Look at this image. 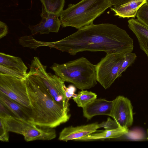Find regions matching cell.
Segmentation results:
<instances>
[{"instance_id":"cell-1","label":"cell","mask_w":148,"mask_h":148,"mask_svg":"<svg viewBox=\"0 0 148 148\" xmlns=\"http://www.w3.org/2000/svg\"><path fill=\"white\" fill-rule=\"evenodd\" d=\"M42 45L73 56L85 51L125 54L132 52L134 48L133 40L126 31L110 23H92L61 40L43 41Z\"/></svg>"},{"instance_id":"cell-2","label":"cell","mask_w":148,"mask_h":148,"mask_svg":"<svg viewBox=\"0 0 148 148\" xmlns=\"http://www.w3.org/2000/svg\"><path fill=\"white\" fill-rule=\"evenodd\" d=\"M25 80L32 111L31 123L53 128L69 120V111L53 100L39 78L29 72Z\"/></svg>"},{"instance_id":"cell-3","label":"cell","mask_w":148,"mask_h":148,"mask_svg":"<svg viewBox=\"0 0 148 148\" xmlns=\"http://www.w3.org/2000/svg\"><path fill=\"white\" fill-rule=\"evenodd\" d=\"M112 6L110 0H82L75 4H69L60 15L61 25L78 29L92 23Z\"/></svg>"},{"instance_id":"cell-4","label":"cell","mask_w":148,"mask_h":148,"mask_svg":"<svg viewBox=\"0 0 148 148\" xmlns=\"http://www.w3.org/2000/svg\"><path fill=\"white\" fill-rule=\"evenodd\" d=\"M51 68L64 82L81 90L97 84L95 65L84 57L62 64L54 63Z\"/></svg>"},{"instance_id":"cell-5","label":"cell","mask_w":148,"mask_h":148,"mask_svg":"<svg viewBox=\"0 0 148 148\" xmlns=\"http://www.w3.org/2000/svg\"><path fill=\"white\" fill-rule=\"evenodd\" d=\"M46 68L38 57H34L29 72L39 78L53 100L64 109L69 111V103L65 94L64 82L56 75L47 73Z\"/></svg>"},{"instance_id":"cell-6","label":"cell","mask_w":148,"mask_h":148,"mask_svg":"<svg viewBox=\"0 0 148 148\" xmlns=\"http://www.w3.org/2000/svg\"><path fill=\"white\" fill-rule=\"evenodd\" d=\"M4 121L7 131L22 135L27 142L50 140L56 137L53 128L42 127L10 115L0 117Z\"/></svg>"},{"instance_id":"cell-7","label":"cell","mask_w":148,"mask_h":148,"mask_svg":"<svg viewBox=\"0 0 148 148\" xmlns=\"http://www.w3.org/2000/svg\"><path fill=\"white\" fill-rule=\"evenodd\" d=\"M125 54L107 53L95 65L97 81L106 89L117 78Z\"/></svg>"},{"instance_id":"cell-8","label":"cell","mask_w":148,"mask_h":148,"mask_svg":"<svg viewBox=\"0 0 148 148\" xmlns=\"http://www.w3.org/2000/svg\"><path fill=\"white\" fill-rule=\"evenodd\" d=\"M0 92L27 107L30 108L25 78L20 79L0 74Z\"/></svg>"},{"instance_id":"cell-9","label":"cell","mask_w":148,"mask_h":148,"mask_svg":"<svg viewBox=\"0 0 148 148\" xmlns=\"http://www.w3.org/2000/svg\"><path fill=\"white\" fill-rule=\"evenodd\" d=\"M113 101L110 116L116 121L119 127L128 128L133 121V107L130 101L120 95Z\"/></svg>"},{"instance_id":"cell-10","label":"cell","mask_w":148,"mask_h":148,"mask_svg":"<svg viewBox=\"0 0 148 148\" xmlns=\"http://www.w3.org/2000/svg\"><path fill=\"white\" fill-rule=\"evenodd\" d=\"M40 16L42 19L39 23L28 26L32 35L39 33L42 34H49L50 32H58L61 25L59 16L46 12L43 8Z\"/></svg>"},{"instance_id":"cell-11","label":"cell","mask_w":148,"mask_h":148,"mask_svg":"<svg viewBox=\"0 0 148 148\" xmlns=\"http://www.w3.org/2000/svg\"><path fill=\"white\" fill-rule=\"evenodd\" d=\"M99 124L95 122L84 125L66 127L60 132L58 139L67 142L76 140L93 133L99 128Z\"/></svg>"},{"instance_id":"cell-12","label":"cell","mask_w":148,"mask_h":148,"mask_svg":"<svg viewBox=\"0 0 148 148\" xmlns=\"http://www.w3.org/2000/svg\"><path fill=\"white\" fill-rule=\"evenodd\" d=\"M113 103V100L109 101L104 99H96L83 108V116L88 120L99 115L110 116Z\"/></svg>"},{"instance_id":"cell-13","label":"cell","mask_w":148,"mask_h":148,"mask_svg":"<svg viewBox=\"0 0 148 148\" xmlns=\"http://www.w3.org/2000/svg\"><path fill=\"white\" fill-rule=\"evenodd\" d=\"M0 103L14 117L31 123L32 111L31 108L21 104L1 92Z\"/></svg>"},{"instance_id":"cell-14","label":"cell","mask_w":148,"mask_h":148,"mask_svg":"<svg viewBox=\"0 0 148 148\" xmlns=\"http://www.w3.org/2000/svg\"><path fill=\"white\" fill-rule=\"evenodd\" d=\"M128 23L129 28L137 38L140 49L145 53L148 58V28L137 19H130Z\"/></svg>"},{"instance_id":"cell-15","label":"cell","mask_w":148,"mask_h":148,"mask_svg":"<svg viewBox=\"0 0 148 148\" xmlns=\"http://www.w3.org/2000/svg\"><path fill=\"white\" fill-rule=\"evenodd\" d=\"M128 128L121 127L110 130H97L95 132L81 138L75 141H88L94 140H104L106 139L117 138L127 133Z\"/></svg>"},{"instance_id":"cell-16","label":"cell","mask_w":148,"mask_h":148,"mask_svg":"<svg viewBox=\"0 0 148 148\" xmlns=\"http://www.w3.org/2000/svg\"><path fill=\"white\" fill-rule=\"evenodd\" d=\"M147 0H131L117 7H111L114 15L119 17L129 18L135 17L137 12Z\"/></svg>"},{"instance_id":"cell-17","label":"cell","mask_w":148,"mask_h":148,"mask_svg":"<svg viewBox=\"0 0 148 148\" xmlns=\"http://www.w3.org/2000/svg\"><path fill=\"white\" fill-rule=\"evenodd\" d=\"M0 64L27 74V68L21 59L19 57L0 52Z\"/></svg>"},{"instance_id":"cell-18","label":"cell","mask_w":148,"mask_h":148,"mask_svg":"<svg viewBox=\"0 0 148 148\" xmlns=\"http://www.w3.org/2000/svg\"><path fill=\"white\" fill-rule=\"evenodd\" d=\"M42 4V8L49 13L59 17L65 3V0H40Z\"/></svg>"},{"instance_id":"cell-19","label":"cell","mask_w":148,"mask_h":148,"mask_svg":"<svg viewBox=\"0 0 148 148\" xmlns=\"http://www.w3.org/2000/svg\"><path fill=\"white\" fill-rule=\"evenodd\" d=\"M96 94L91 91L82 90L73 97L77 106L82 108L94 99H97Z\"/></svg>"},{"instance_id":"cell-20","label":"cell","mask_w":148,"mask_h":148,"mask_svg":"<svg viewBox=\"0 0 148 148\" xmlns=\"http://www.w3.org/2000/svg\"><path fill=\"white\" fill-rule=\"evenodd\" d=\"M136 57L137 56L136 54L132 52L125 54L124 60L118 73L117 78L121 76L122 73L134 63Z\"/></svg>"},{"instance_id":"cell-21","label":"cell","mask_w":148,"mask_h":148,"mask_svg":"<svg viewBox=\"0 0 148 148\" xmlns=\"http://www.w3.org/2000/svg\"><path fill=\"white\" fill-rule=\"evenodd\" d=\"M136 16L140 22L148 28V2L141 7L138 10Z\"/></svg>"},{"instance_id":"cell-22","label":"cell","mask_w":148,"mask_h":148,"mask_svg":"<svg viewBox=\"0 0 148 148\" xmlns=\"http://www.w3.org/2000/svg\"><path fill=\"white\" fill-rule=\"evenodd\" d=\"M0 74L5 75L20 79H25L27 74L0 64Z\"/></svg>"},{"instance_id":"cell-23","label":"cell","mask_w":148,"mask_h":148,"mask_svg":"<svg viewBox=\"0 0 148 148\" xmlns=\"http://www.w3.org/2000/svg\"><path fill=\"white\" fill-rule=\"evenodd\" d=\"M99 128L103 127L106 130H114L119 127L116 121L110 117H108L106 121L99 124Z\"/></svg>"},{"instance_id":"cell-24","label":"cell","mask_w":148,"mask_h":148,"mask_svg":"<svg viewBox=\"0 0 148 148\" xmlns=\"http://www.w3.org/2000/svg\"><path fill=\"white\" fill-rule=\"evenodd\" d=\"M0 140L3 142L9 141V136L5 125L3 120L0 118Z\"/></svg>"},{"instance_id":"cell-25","label":"cell","mask_w":148,"mask_h":148,"mask_svg":"<svg viewBox=\"0 0 148 148\" xmlns=\"http://www.w3.org/2000/svg\"><path fill=\"white\" fill-rule=\"evenodd\" d=\"M75 87L74 86L72 85L69 86L67 88L65 87V94L68 100L76 95L75 93L76 90Z\"/></svg>"},{"instance_id":"cell-26","label":"cell","mask_w":148,"mask_h":148,"mask_svg":"<svg viewBox=\"0 0 148 148\" xmlns=\"http://www.w3.org/2000/svg\"><path fill=\"white\" fill-rule=\"evenodd\" d=\"M8 29L6 24L3 22L0 21V38L5 36L8 33Z\"/></svg>"},{"instance_id":"cell-27","label":"cell","mask_w":148,"mask_h":148,"mask_svg":"<svg viewBox=\"0 0 148 148\" xmlns=\"http://www.w3.org/2000/svg\"><path fill=\"white\" fill-rule=\"evenodd\" d=\"M131 0H110L111 3L113 7H117Z\"/></svg>"},{"instance_id":"cell-28","label":"cell","mask_w":148,"mask_h":148,"mask_svg":"<svg viewBox=\"0 0 148 148\" xmlns=\"http://www.w3.org/2000/svg\"><path fill=\"white\" fill-rule=\"evenodd\" d=\"M147 2H148V0H147Z\"/></svg>"},{"instance_id":"cell-29","label":"cell","mask_w":148,"mask_h":148,"mask_svg":"<svg viewBox=\"0 0 148 148\" xmlns=\"http://www.w3.org/2000/svg\"><path fill=\"white\" fill-rule=\"evenodd\" d=\"M147 139H148V138H147Z\"/></svg>"}]
</instances>
